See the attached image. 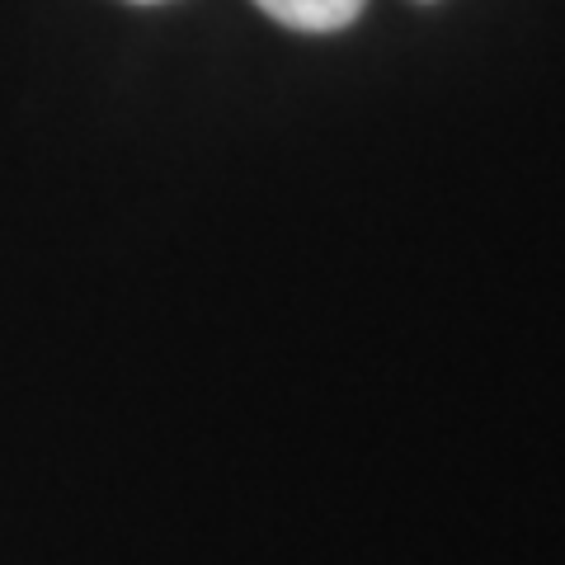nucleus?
<instances>
[{"label": "nucleus", "instance_id": "f257e3e1", "mask_svg": "<svg viewBox=\"0 0 565 565\" xmlns=\"http://www.w3.org/2000/svg\"><path fill=\"white\" fill-rule=\"evenodd\" d=\"M255 6L297 33H334L359 20L367 0H255Z\"/></svg>", "mask_w": 565, "mask_h": 565}, {"label": "nucleus", "instance_id": "f03ea898", "mask_svg": "<svg viewBox=\"0 0 565 565\" xmlns=\"http://www.w3.org/2000/svg\"><path fill=\"white\" fill-rule=\"evenodd\" d=\"M132 6H161V0H132Z\"/></svg>", "mask_w": 565, "mask_h": 565}]
</instances>
